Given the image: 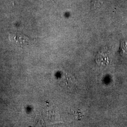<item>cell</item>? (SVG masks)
Listing matches in <instances>:
<instances>
[{"mask_svg": "<svg viewBox=\"0 0 127 127\" xmlns=\"http://www.w3.org/2000/svg\"><path fill=\"white\" fill-rule=\"evenodd\" d=\"M9 41L15 45L23 48L30 44L33 39L19 32H16L9 34Z\"/></svg>", "mask_w": 127, "mask_h": 127, "instance_id": "1", "label": "cell"}, {"mask_svg": "<svg viewBox=\"0 0 127 127\" xmlns=\"http://www.w3.org/2000/svg\"><path fill=\"white\" fill-rule=\"evenodd\" d=\"M96 61L98 64H105L106 62L108 61L107 50L106 49H103V50H101L97 55Z\"/></svg>", "mask_w": 127, "mask_h": 127, "instance_id": "2", "label": "cell"}, {"mask_svg": "<svg viewBox=\"0 0 127 127\" xmlns=\"http://www.w3.org/2000/svg\"><path fill=\"white\" fill-rule=\"evenodd\" d=\"M104 0H91V7L93 9L100 8L103 4Z\"/></svg>", "mask_w": 127, "mask_h": 127, "instance_id": "3", "label": "cell"}, {"mask_svg": "<svg viewBox=\"0 0 127 127\" xmlns=\"http://www.w3.org/2000/svg\"><path fill=\"white\" fill-rule=\"evenodd\" d=\"M121 53L122 54H127V41L122 42L121 45Z\"/></svg>", "mask_w": 127, "mask_h": 127, "instance_id": "4", "label": "cell"}]
</instances>
